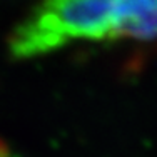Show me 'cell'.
Returning <instances> with one entry per match:
<instances>
[{
    "mask_svg": "<svg viewBox=\"0 0 157 157\" xmlns=\"http://www.w3.org/2000/svg\"><path fill=\"white\" fill-rule=\"evenodd\" d=\"M122 40L157 48V0H39L13 27L9 52L30 60L74 44Z\"/></svg>",
    "mask_w": 157,
    "mask_h": 157,
    "instance_id": "obj_1",
    "label": "cell"
}]
</instances>
